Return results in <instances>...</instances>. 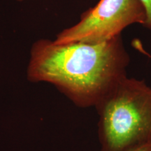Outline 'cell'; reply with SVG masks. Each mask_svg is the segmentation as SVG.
I'll return each mask as SVG.
<instances>
[{
  "label": "cell",
  "instance_id": "obj_1",
  "mask_svg": "<svg viewBox=\"0 0 151 151\" xmlns=\"http://www.w3.org/2000/svg\"><path fill=\"white\" fill-rule=\"evenodd\" d=\"M129 62L122 35L99 43L40 39L32 45L27 78L53 84L79 107L95 106L127 76Z\"/></svg>",
  "mask_w": 151,
  "mask_h": 151
},
{
  "label": "cell",
  "instance_id": "obj_2",
  "mask_svg": "<svg viewBox=\"0 0 151 151\" xmlns=\"http://www.w3.org/2000/svg\"><path fill=\"white\" fill-rule=\"evenodd\" d=\"M101 151H132L151 143V88L122 78L97 105Z\"/></svg>",
  "mask_w": 151,
  "mask_h": 151
},
{
  "label": "cell",
  "instance_id": "obj_3",
  "mask_svg": "<svg viewBox=\"0 0 151 151\" xmlns=\"http://www.w3.org/2000/svg\"><path fill=\"white\" fill-rule=\"evenodd\" d=\"M146 18V9L141 0H99L81 15L78 23L58 34L54 41L103 43L122 35L132 24L143 26Z\"/></svg>",
  "mask_w": 151,
  "mask_h": 151
},
{
  "label": "cell",
  "instance_id": "obj_4",
  "mask_svg": "<svg viewBox=\"0 0 151 151\" xmlns=\"http://www.w3.org/2000/svg\"><path fill=\"white\" fill-rule=\"evenodd\" d=\"M146 11L147 18L143 27L151 31V0H141Z\"/></svg>",
  "mask_w": 151,
  "mask_h": 151
},
{
  "label": "cell",
  "instance_id": "obj_5",
  "mask_svg": "<svg viewBox=\"0 0 151 151\" xmlns=\"http://www.w3.org/2000/svg\"><path fill=\"white\" fill-rule=\"evenodd\" d=\"M132 151H151V143L141 146L140 148H138Z\"/></svg>",
  "mask_w": 151,
  "mask_h": 151
},
{
  "label": "cell",
  "instance_id": "obj_6",
  "mask_svg": "<svg viewBox=\"0 0 151 151\" xmlns=\"http://www.w3.org/2000/svg\"><path fill=\"white\" fill-rule=\"evenodd\" d=\"M18 1H22V0H18Z\"/></svg>",
  "mask_w": 151,
  "mask_h": 151
}]
</instances>
